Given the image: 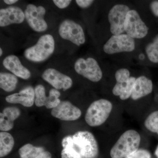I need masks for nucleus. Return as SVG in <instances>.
<instances>
[{"label": "nucleus", "instance_id": "b1692460", "mask_svg": "<svg viewBox=\"0 0 158 158\" xmlns=\"http://www.w3.org/2000/svg\"><path fill=\"white\" fill-rule=\"evenodd\" d=\"M148 59L154 63H158V35L154 38L152 42L150 43L145 48Z\"/></svg>", "mask_w": 158, "mask_h": 158}, {"label": "nucleus", "instance_id": "c756f323", "mask_svg": "<svg viewBox=\"0 0 158 158\" xmlns=\"http://www.w3.org/2000/svg\"><path fill=\"white\" fill-rule=\"evenodd\" d=\"M36 158H52V154L48 151H45L41 153Z\"/></svg>", "mask_w": 158, "mask_h": 158}, {"label": "nucleus", "instance_id": "a211bd4d", "mask_svg": "<svg viewBox=\"0 0 158 158\" xmlns=\"http://www.w3.org/2000/svg\"><path fill=\"white\" fill-rule=\"evenodd\" d=\"M152 89L151 80L144 76L139 77L136 79L131 97L134 100H137L151 93Z\"/></svg>", "mask_w": 158, "mask_h": 158}, {"label": "nucleus", "instance_id": "393cba45", "mask_svg": "<svg viewBox=\"0 0 158 158\" xmlns=\"http://www.w3.org/2000/svg\"><path fill=\"white\" fill-rule=\"evenodd\" d=\"M144 126L148 131L158 135V111L152 112L148 116Z\"/></svg>", "mask_w": 158, "mask_h": 158}, {"label": "nucleus", "instance_id": "f257e3e1", "mask_svg": "<svg viewBox=\"0 0 158 158\" xmlns=\"http://www.w3.org/2000/svg\"><path fill=\"white\" fill-rule=\"evenodd\" d=\"M141 137L135 130L123 133L110 151L112 158H126L139 149Z\"/></svg>", "mask_w": 158, "mask_h": 158}, {"label": "nucleus", "instance_id": "dca6fc26", "mask_svg": "<svg viewBox=\"0 0 158 158\" xmlns=\"http://www.w3.org/2000/svg\"><path fill=\"white\" fill-rule=\"evenodd\" d=\"M35 91L29 86L19 91L7 96L6 101L9 103L19 104L26 107H31L35 103Z\"/></svg>", "mask_w": 158, "mask_h": 158}, {"label": "nucleus", "instance_id": "cd10ccee", "mask_svg": "<svg viewBox=\"0 0 158 158\" xmlns=\"http://www.w3.org/2000/svg\"><path fill=\"white\" fill-rule=\"evenodd\" d=\"M94 1L91 0H76V2L81 8L85 9L89 7L93 3Z\"/></svg>", "mask_w": 158, "mask_h": 158}, {"label": "nucleus", "instance_id": "f3484780", "mask_svg": "<svg viewBox=\"0 0 158 158\" xmlns=\"http://www.w3.org/2000/svg\"><path fill=\"white\" fill-rule=\"evenodd\" d=\"M3 65L16 77L24 80H28L31 77V72L22 64L18 57L15 55H10L5 58Z\"/></svg>", "mask_w": 158, "mask_h": 158}, {"label": "nucleus", "instance_id": "9b49d317", "mask_svg": "<svg viewBox=\"0 0 158 158\" xmlns=\"http://www.w3.org/2000/svg\"><path fill=\"white\" fill-rule=\"evenodd\" d=\"M129 8L124 5H116L110 9L108 20L110 25V31L113 35H119L125 32L126 18Z\"/></svg>", "mask_w": 158, "mask_h": 158}, {"label": "nucleus", "instance_id": "f03ea898", "mask_svg": "<svg viewBox=\"0 0 158 158\" xmlns=\"http://www.w3.org/2000/svg\"><path fill=\"white\" fill-rule=\"evenodd\" d=\"M55 40L51 34H45L40 37L36 44L29 48L24 52L26 59L35 62H43L54 52Z\"/></svg>", "mask_w": 158, "mask_h": 158}, {"label": "nucleus", "instance_id": "39448f33", "mask_svg": "<svg viewBox=\"0 0 158 158\" xmlns=\"http://www.w3.org/2000/svg\"><path fill=\"white\" fill-rule=\"evenodd\" d=\"M115 78L116 83L113 89V94L119 96L122 100L127 99L131 95L136 79L135 77H130L129 71L123 68L116 72Z\"/></svg>", "mask_w": 158, "mask_h": 158}, {"label": "nucleus", "instance_id": "4468645a", "mask_svg": "<svg viewBox=\"0 0 158 158\" xmlns=\"http://www.w3.org/2000/svg\"><path fill=\"white\" fill-rule=\"evenodd\" d=\"M42 77L57 90H66L72 86L71 78L53 68H49L43 73Z\"/></svg>", "mask_w": 158, "mask_h": 158}, {"label": "nucleus", "instance_id": "2eb2a0df", "mask_svg": "<svg viewBox=\"0 0 158 158\" xmlns=\"http://www.w3.org/2000/svg\"><path fill=\"white\" fill-rule=\"evenodd\" d=\"M25 19L24 12L17 6H10L0 10V27H5L12 24H20Z\"/></svg>", "mask_w": 158, "mask_h": 158}, {"label": "nucleus", "instance_id": "20e7f679", "mask_svg": "<svg viewBox=\"0 0 158 158\" xmlns=\"http://www.w3.org/2000/svg\"><path fill=\"white\" fill-rule=\"evenodd\" d=\"M73 144L83 158H96L98 156V144L92 133L80 131L72 136Z\"/></svg>", "mask_w": 158, "mask_h": 158}, {"label": "nucleus", "instance_id": "423d86ee", "mask_svg": "<svg viewBox=\"0 0 158 158\" xmlns=\"http://www.w3.org/2000/svg\"><path fill=\"white\" fill-rule=\"evenodd\" d=\"M124 30L127 34L133 38H144L148 33V28L136 10H130L125 22Z\"/></svg>", "mask_w": 158, "mask_h": 158}, {"label": "nucleus", "instance_id": "1a4fd4ad", "mask_svg": "<svg viewBox=\"0 0 158 158\" xmlns=\"http://www.w3.org/2000/svg\"><path fill=\"white\" fill-rule=\"evenodd\" d=\"M60 37L69 40L80 46L85 42V36L83 29L79 24L70 19L63 21L59 27Z\"/></svg>", "mask_w": 158, "mask_h": 158}, {"label": "nucleus", "instance_id": "6ab92c4d", "mask_svg": "<svg viewBox=\"0 0 158 158\" xmlns=\"http://www.w3.org/2000/svg\"><path fill=\"white\" fill-rule=\"evenodd\" d=\"M21 114L20 110L15 107H8L0 113V130L7 132L13 128L14 122Z\"/></svg>", "mask_w": 158, "mask_h": 158}, {"label": "nucleus", "instance_id": "7c9ffc66", "mask_svg": "<svg viewBox=\"0 0 158 158\" xmlns=\"http://www.w3.org/2000/svg\"><path fill=\"white\" fill-rule=\"evenodd\" d=\"M18 1L17 0H5L4 2L7 5H11L17 2Z\"/></svg>", "mask_w": 158, "mask_h": 158}, {"label": "nucleus", "instance_id": "473e14b6", "mask_svg": "<svg viewBox=\"0 0 158 158\" xmlns=\"http://www.w3.org/2000/svg\"><path fill=\"white\" fill-rule=\"evenodd\" d=\"M3 54V51L2 48H0V56H2Z\"/></svg>", "mask_w": 158, "mask_h": 158}, {"label": "nucleus", "instance_id": "7ed1b4c3", "mask_svg": "<svg viewBox=\"0 0 158 158\" xmlns=\"http://www.w3.org/2000/svg\"><path fill=\"white\" fill-rule=\"evenodd\" d=\"M113 105L107 100L101 99L94 102L86 112L85 120L90 127H95L103 124L109 118Z\"/></svg>", "mask_w": 158, "mask_h": 158}, {"label": "nucleus", "instance_id": "a878e982", "mask_svg": "<svg viewBox=\"0 0 158 158\" xmlns=\"http://www.w3.org/2000/svg\"><path fill=\"white\" fill-rule=\"evenodd\" d=\"M126 158H151V155L146 150L139 149Z\"/></svg>", "mask_w": 158, "mask_h": 158}, {"label": "nucleus", "instance_id": "2f4dec72", "mask_svg": "<svg viewBox=\"0 0 158 158\" xmlns=\"http://www.w3.org/2000/svg\"><path fill=\"white\" fill-rule=\"evenodd\" d=\"M155 154L157 158H158V146H157L156 148L155 152Z\"/></svg>", "mask_w": 158, "mask_h": 158}, {"label": "nucleus", "instance_id": "c85d7f7f", "mask_svg": "<svg viewBox=\"0 0 158 158\" xmlns=\"http://www.w3.org/2000/svg\"><path fill=\"white\" fill-rule=\"evenodd\" d=\"M151 10L155 15L158 17V1H155L150 4Z\"/></svg>", "mask_w": 158, "mask_h": 158}, {"label": "nucleus", "instance_id": "f8f14e48", "mask_svg": "<svg viewBox=\"0 0 158 158\" xmlns=\"http://www.w3.org/2000/svg\"><path fill=\"white\" fill-rule=\"evenodd\" d=\"M35 91V104L37 107L44 106L47 109H53L60 103L61 101L59 98L61 95L57 89H51L48 96L46 95L45 89L42 85H37L34 89Z\"/></svg>", "mask_w": 158, "mask_h": 158}, {"label": "nucleus", "instance_id": "4be33fe9", "mask_svg": "<svg viewBox=\"0 0 158 158\" xmlns=\"http://www.w3.org/2000/svg\"><path fill=\"white\" fill-rule=\"evenodd\" d=\"M18 80L17 77L14 74L7 73H0V88L6 92H11L16 88Z\"/></svg>", "mask_w": 158, "mask_h": 158}, {"label": "nucleus", "instance_id": "ddd939ff", "mask_svg": "<svg viewBox=\"0 0 158 158\" xmlns=\"http://www.w3.org/2000/svg\"><path fill=\"white\" fill-rule=\"evenodd\" d=\"M81 111L67 101H61L56 107L52 109V116L63 121H74L78 119L81 115Z\"/></svg>", "mask_w": 158, "mask_h": 158}, {"label": "nucleus", "instance_id": "0eeeda50", "mask_svg": "<svg viewBox=\"0 0 158 158\" xmlns=\"http://www.w3.org/2000/svg\"><path fill=\"white\" fill-rule=\"evenodd\" d=\"M135 40L127 34L113 35L105 44L104 51L108 54L131 52L135 49Z\"/></svg>", "mask_w": 158, "mask_h": 158}, {"label": "nucleus", "instance_id": "412c9836", "mask_svg": "<svg viewBox=\"0 0 158 158\" xmlns=\"http://www.w3.org/2000/svg\"><path fill=\"white\" fill-rule=\"evenodd\" d=\"M62 144L63 149L61 152V158H83L74 147L71 136H67L63 138Z\"/></svg>", "mask_w": 158, "mask_h": 158}, {"label": "nucleus", "instance_id": "aec40b11", "mask_svg": "<svg viewBox=\"0 0 158 158\" xmlns=\"http://www.w3.org/2000/svg\"><path fill=\"white\" fill-rule=\"evenodd\" d=\"M14 138L10 133L2 131L0 133V157L9 155L14 147Z\"/></svg>", "mask_w": 158, "mask_h": 158}, {"label": "nucleus", "instance_id": "6e6552de", "mask_svg": "<svg viewBox=\"0 0 158 158\" xmlns=\"http://www.w3.org/2000/svg\"><path fill=\"white\" fill-rule=\"evenodd\" d=\"M74 69L77 73L92 82H98L102 77V72L98 63L92 58L77 59L75 63Z\"/></svg>", "mask_w": 158, "mask_h": 158}, {"label": "nucleus", "instance_id": "5701e85b", "mask_svg": "<svg viewBox=\"0 0 158 158\" xmlns=\"http://www.w3.org/2000/svg\"><path fill=\"white\" fill-rule=\"evenodd\" d=\"M44 148L36 147L31 144H25L19 150L20 158H36L44 151Z\"/></svg>", "mask_w": 158, "mask_h": 158}, {"label": "nucleus", "instance_id": "bb28decb", "mask_svg": "<svg viewBox=\"0 0 158 158\" xmlns=\"http://www.w3.org/2000/svg\"><path fill=\"white\" fill-rule=\"evenodd\" d=\"M54 4L60 9H64L69 6L71 2V0H54Z\"/></svg>", "mask_w": 158, "mask_h": 158}, {"label": "nucleus", "instance_id": "9d476101", "mask_svg": "<svg viewBox=\"0 0 158 158\" xmlns=\"http://www.w3.org/2000/svg\"><path fill=\"white\" fill-rule=\"evenodd\" d=\"M46 10L42 6L37 7L29 4L24 11L25 16L29 26L37 32H44L48 29V25L44 19Z\"/></svg>", "mask_w": 158, "mask_h": 158}]
</instances>
